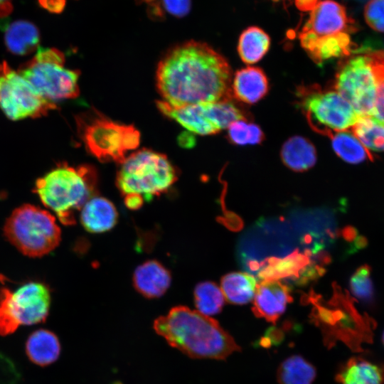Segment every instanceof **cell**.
I'll list each match as a JSON object with an SVG mask.
<instances>
[{
    "mask_svg": "<svg viewBox=\"0 0 384 384\" xmlns=\"http://www.w3.org/2000/svg\"><path fill=\"white\" fill-rule=\"evenodd\" d=\"M336 380L341 384H383L384 367L353 357L341 368Z\"/></svg>",
    "mask_w": 384,
    "mask_h": 384,
    "instance_id": "cell-21",
    "label": "cell"
},
{
    "mask_svg": "<svg viewBox=\"0 0 384 384\" xmlns=\"http://www.w3.org/2000/svg\"><path fill=\"white\" fill-rule=\"evenodd\" d=\"M227 60L205 43L190 41L171 48L156 73L162 101L173 107L233 99Z\"/></svg>",
    "mask_w": 384,
    "mask_h": 384,
    "instance_id": "cell-1",
    "label": "cell"
},
{
    "mask_svg": "<svg viewBox=\"0 0 384 384\" xmlns=\"http://www.w3.org/2000/svg\"><path fill=\"white\" fill-rule=\"evenodd\" d=\"M281 159L284 165L294 171H306L316 164V150L314 144L301 136H294L283 144Z\"/></svg>",
    "mask_w": 384,
    "mask_h": 384,
    "instance_id": "cell-20",
    "label": "cell"
},
{
    "mask_svg": "<svg viewBox=\"0 0 384 384\" xmlns=\"http://www.w3.org/2000/svg\"><path fill=\"white\" fill-rule=\"evenodd\" d=\"M228 139L235 145L259 144L265 139V134L257 124L240 119L228 127Z\"/></svg>",
    "mask_w": 384,
    "mask_h": 384,
    "instance_id": "cell-29",
    "label": "cell"
},
{
    "mask_svg": "<svg viewBox=\"0 0 384 384\" xmlns=\"http://www.w3.org/2000/svg\"><path fill=\"white\" fill-rule=\"evenodd\" d=\"M176 179V170L164 154L141 149L120 163L116 183L124 198L148 201L168 191Z\"/></svg>",
    "mask_w": 384,
    "mask_h": 384,
    "instance_id": "cell-4",
    "label": "cell"
},
{
    "mask_svg": "<svg viewBox=\"0 0 384 384\" xmlns=\"http://www.w3.org/2000/svg\"><path fill=\"white\" fill-rule=\"evenodd\" d=\"M311 265L310 259L306 253L294 252L282 259L272 258L259 272L260 277L264 280H278L282 278H295L302 275Z\"/></svg>",
    "mask_w": 384,
    "mask_h": 384,
    "instance_id": "cell-22",
    "label": "cell"
},
{
    "mask_svg": "<svg viewBox=\"0 0 384 384\" xmlns=\"http://www.w3.org/2000/svg\"><path fill=\"white\" fill-rule=\"evenodd\" d=\"M292 301L288 286L278 280H263L257 285L252 311L256 316L275 323Z\"/></svg>",
    "mask_w": 384,
    "mask_h": 384,
    "instance_id": "cell-13",
    "label": "cell"
},
{
    "mask_svg": "<svg viewBox=\"0 0 384 384\" xmlns=\"http://www.w3.org/2000/svg\"><path fill=\"white\" fill-rule=\"evenodd\" d=\"M76 122L85 149L100 161L120 164L140 142V133L133 125L114 122L96 111L78 116Z\"/></svg>",
    "mask_w": 384,
    "mask_h": 384,
    "instance_id": "cell-5",
    "label": "cell"
},
{
    "mask_svg": "<svg viewBox=\"0 0 384 384\" xmlns=\"http://www.w3.org/2000/svg\"><path fill=\"white\" fill-rule=\"evenodd\" d=\"M194 302L198 311L206 316H211L222 310L225 297L221 289L215 283L204 282L196 287Z\"/></svg>",
    "mask_w": 384,
    "mask_h": 384,
    "instance_id": "cell-28",
    "label": "cell"
},
{
    "mask_svg": "<svg viewBox=\"0 0 384 384\" xmlns=\"http://www.w3.org/2000/svg\"><path fill=\"white\" fill-rule=\"evenodd\" d=\"M171 274L156 260H149L136 269L133 282L136 289L147 298H156L165 293L171 284Z\"/></svg>",
    "mask_w": 384,
    "mask_h": 384,
    "instance_id": "cell-17",
    "label": "cell"
},
{
    "mask_svg": "<svg viewBox=\"0 0 384 384\" xmlns=\"http://www.w3.org/2000/svg\"><path fill=\"white\" fill-rule=\"evenodd\" d=\"M332 147L340 158L351 164H358L373 156L368 149L354 136L347 131L336 132L329 136Z\"/></svg>",
    "mask_w": 384,
    "mask_h": 384,
    "instance_id": "cell-25",
    "label": "cell"
},
{
    "mask_svg": "<svg viewBox=\"0 0 384 384\" xmlns=\"http://www.w3.org/2000/svg\"><path fill=\"white\" fill-rule=\"evenodd\" d=\"M162 1L165 9L175 16H184L191 9V0H162Z\"/></svg>",
    "mask_w": 384,
    "mask_h": 384,
    "instance_id": "cell-34",
    "label": "cell"
},
{
    "mask_svg": "<svg viewBox=\"0 0 384 384\" xmlns=\"http://www.w3.org/2000/svg\"><path fill=\"white\" fill-rule=\"evenodd\" d=\"M65 63L64 54L58 49L39 47L18 72L43 98L55 104L80 94V71L67 68Z\"/></svg>",
    "mask_w": 384,
    "mask_h": 384,
    "instance_id": "cell-7",
    "label": "cell"
},
{
    "mask_svg": "<svg viewBox=\"0 0 384 384\" xmlns=\"http://www.w3.org/2000/svg\"><path fill=\"white\" fill-rule=\"evenodd\" d=\"M7 240L23 254L41 257L53 250L60 241V229L55 217L36 206L16 208L4 228Z\"/></svg>",
    "mask_w": 384,
    "mask_h": 384,
    "instance_id": "cell-6",
    "label": "cell"
},
{
    "mask_svg": "<svg viewBox=\"0 0 384 384\" xmlns=\"http://www.w3.org/2000/svg\"><path fill=\"white\" fill-rule=\"evenodd\" d=\"M97 174L93 168L60 164L38 178L34 191L43 204L64 225L75 223V214L93 197Z\"/></svg>",
    "mask_w": 384,
    "mask_h": 384,
    "instance_id": "cell-3",
    "label": "cell"
},
{
    "mask_svg": "<svg viewBox=\"0 0 384 384\" xmlns=\"http://www.w3.org/2000/svg\"><path fill=\"white\" fill-rule=\"evenodd\" d=\"M351 130L368 149L384 151L383 120L373 116H361Z\"/></svg>",
    "mask_w": 384,
    "mask_h": 384,
    "instance_id": "cell-27",
    "label": "cell"
},
{
    "mask_svg": "<svg viewBox=\"0 0 384 384\" xmlns=\"http://www.w3.org/2000/svg\"><path fill=\"white\" fill-rule=\"evenodd\" d=\"M319 1V0H295V5L302 11H311Z\"/></svg>",
    "mask_w": 384,
    "mask_h": 384,
    "instance_id": "cell-35",
    "label": "cell"
},
{
    "mask_svg": "<svg viewBox=\"0 0 384 384\" xmlns=\"http://www.w3.org/2000/svg\"><path fill=\"white\" fill-rule=\"evenodd\" d=\"M298 96L310 127L328 137L351 128L361 117L336 90H323L314 86L301 87Z\"/></svg>",
    "mask_w": 384,
    "mask_h": 384,
    "instance_id": "cell-9",
    "label": "cell"
},
{
    "mask_svg": "<svg viewBox=\"0 0 384 384\" xmlns=\"http://www.w3.org/2000/svg\"><path fill=\"white\" fill-rule=\"evenodd\" d=\"M270 38L262 28L250 26L240 34L238 51L240 59L247 65L260 61L267 53Z\"/></svg>",
    "mask_w": 384,
    "mask_h": 384,
    "instance_id": "cell-24",
    "label": "cell"
},
{
    "mask_svg": "<svg viewBox=\"0 0 384 384\" xmlns=\"http://www.w3.org/2000/svg\"><path fill=\"white\" fill-rule=\"evenodd\" d=\"M346 8L334 0H321L311 11L300 33L314 38L353 31Z\"/></svg>",
    "mask_w": 384,
    "mask_h": 384,
    "instance_id": "cell-12",
    "label": "cell"
},
{
    "mask_svg": "<svg viewBox=\"0 0 384 384\" xmlns=\"http://www.w3.org/2000/svg\"><path fill=\"white\" fill-rule=\"evenodd\" d=\"M256 287L255 278L246 272H230L221 279V291L230 304L248 303L253 299Z\"/></svg>",
    "mask_w": 384,
    "mask_h": 384,
    "instance_id": "cell-23",
    "label": "cell"
},
{
    "mask_svg": "<svg viewBox=\"0 0 384 384\" xmlns=\"http://www.w3.org/2000/svg\"><path fill=\"white\" fill-rule=\"evenodd\" d=\"M349 285L352 294L358 299L366 302L373 299L374 289L368 265L357 269L350 279Z\"/></svg>",
    "mask_w": 384,
    "mask_h": 384,
    "instance_id": "cell-31",
    "label": "cell"
},
{
    "mask_svg": "<svg viewBox=\"0 0 384 384\" xmlns=\"http://www.w3.org/2000/svg\"><path fill=\"white\" fill-rule=\"evenodd\" d=\"M231 89L234 99L252 105L260 101L267 94L269 82L261 68L247 66L235 73Z\"/></svg>",
    "mask_w": 384,
    "mask_h": 384,
    "instance_id": "cell-15",
    "label": "cell"
},
{
    "mask_svg": "<svg viewBox=\"0 0 384 384\" xmlns=\"http://www.w3.org/2000/svg\"><path fill=\"white\" fill-rule=\"evenodd\" d=\"M0 109L11 120L45 116L56 105L43 98L5 61L0 63Z\"/></svg>",
    "mask_w": 384,
    "mask_h": 384,
    "instance_id": "cell-10",
    "label": "cell"
},
{
    "mask_svg": "<svg viewBox=\"0 0 384 384\" xmlns=\"http://www.w3.org/2000/svg\"><path fill=\"white\" fill-rule=\"evenodd\" d=\"M0 26L4 32L6 47L12 54L26 55L39 48L40 32L32 22L16 20L0 22Z\"/></svg>",
    "mask_w": 384,
    "mask_h": 384,
    "instance_id": "cell-16",
    "label": "cell"
},
{
    "mask_svg": "<svg viewBox=\"0 0 384 384\" xmlns=\"http://www.w3.org/2000/svg\"><path fill=\"white\" fill-rule=\"evenodd\" d=\"M12 9V0H0V19L6 18Z\"/></svg>",
    "mask_w": 384,
    "mask_h": 384,
    "instance_id": "cell-36",
    "label": "cell"
},
{
    "mask_svg": "<svg viewBox=\"0 0 384 384\" xmlns=\"http://www.w3.org/2000/svg\"><path fill=\"white\" fill-rule=\"evenodd\" d=\"M20 375L13 362L0 352V384H18Z\"/></svg>",
    "mask_w": 384,
    "mask_h": 384,
    "instance_id": "cell-33",
    "label": "cell"
},
{
    "mask_svg": "<svg viewBox=\"0 0 384 384\" xmlns=\"http://www.w3.org/2000/svg\"><path fill=\"white\" fill-rule=\"evenodd\" d=\"M272 1H275V2H277V1H279L281 0H272Z\"/></svg>",
    "mask_w": 384,
    "mask_h": 384,
    "instance_id": "cell-38",
    "label": "cell"
},
{
    "mask_svg": "<svg viewBox=\"0 0 384 384\" xmlns=\"http://www.w3.org/2000/svg\"><path fill=\"white\" fill-rule=\"evenodd\" d=\"M80 221L91 233H102L116 224L117 212L113 203L103 197L93 196L81 208Z\"/></svg>",
    "mask_w": 384,
    "mask_h": 384,
    "instance_id": "cell-19",
    "label": "cell"
},
{
    "mask_svg": "<svg viewBox=\"0 0 384 384\" xmlns=\"http://www.w3.org/2000/svg\"><path fill=\"white\" fill-rule=\"evenodd\" d=\"M383 48H384V42L383 43ZM381 50H384V48H383V49H381Z\"/></svg>",
    "mask_w": 384,
    "mask_h": 384,
    "instance_id": "cell-39",
    "label": "cell"
},
{
    "mask_svg": "<svg viewBox=\"0 0 384 384\" xmlns=\"http://www.w3.org/2000/svg\"><path fill=\"white\" fill-rule=\"evenodd\" d=\"M50 299L49 289L41 282H28L14 291L0 288V336L10 335L21 325L45 321Z\"/></svg>",
    "mask_w": 384,
    "mask_h": 384,
    "instance_id": "cell-8",
    "label": "cell"
},
{
    "mask_svg": "<svg viewBox=\"0 0 384 384\" xmlns=\"http://www.w3.org/2000/svg\"><path fill=\"white\" fill-rule=\"evenodd\" d=\"M377 82V92L373 116L384 121V50L366 53Z\"/></svg>",
    "mask_w": 384,
    "mask_h": 384,
    "instance_id": "cell-30",
    "label": "cell"
},
{
    "mask_svg": "<svg viewBox=\"0 0 384 384\" xmlns=\"http://www.w3.org/2000/svg\"><path fill=\"white\" fill-rule=\"evenodd\" d=\"M299 38L302 47L318 64L332 58L347 56L355 50L349 33L346 32L318 38L299 33Z\"/></svg>",
    "mask_w": 384,
    "mask_h": 384,
    "instance_id": "cell-14",
    "label": "cell"
},
{
    "mask_svg": "<svg viewBox=\"0 0 384 384\" xmlns=\"http://www.w3.org/2000/svg\"><path fill=\"white\" fill-rule=\"evenodd\" d=\"M154 329L170 346L194 358L222 360L240 350L216 320L184 306L157 318Z\"/></svg>",
    "mask_w": 384,
    "mask_h": 384,
    "instance_id": "cell-2",
    "label": "cell"
},
{
    "mask_svg": "<svg viewBox=\"0 0 384 384\" xmlns=\"http://www.w3.org/2000/svg\"><path fill=\"white\" fill-rule=\"evenodd\" d=\"M364 17L372 29L384 32V0H370L365 6Z\"/></svg>",
    "mask_w": 384,
    "mask_h": 384,
    "instance_id": "cell-32",
    "label": "cell"
},
{
    "mask_svg": "<svg viewBox=\"0 0 384 384\" xmlns=\"http://www.w3.org/2000/svg\"><path fill=\"white\" fill-rule=\"evenodd\" d=\"M334 90L347 100L361 116H373L377 82L366 53L352 57L340 65Z\"/></svg>",
    "mask_w": 384,
    "mask_h": 384,
    "instance_id": "cell-11",
    "label": "cell"
},
{
    "mask_svg": "<svg viewBox=\"0 0 384 384\" xmlns=\"http://www.w3.org/2000/svg\"><path fill=\"white\" fill-rule=\"evenodd\" d=\"M382 340H383V343L384 344V332H383V334Z\"/></svg>",
    "mask_w": 384,
    "mask_h": 384,
    "instance_id": "cell-37",
    "label": "cell"
},
{
    "mask_svg": "<svg viewBox=\"0 0 384 384\" xmlns=\"http://www.w3.org/2000/svg\"><path fill=\"white\" fill-rule=\"evenodd\" d=\"M315 377V368L297 355L286 358L277 370L279 384H312Z\"/></svg>",
    "mask_w": 384,
    "mask_h": 384,
    "instance_id": "cell-26",
    "label": "cell"
},
{
    "mask_svg": "<svg viewBox=\"0 0 384 384\" xmlns=\"http://www.w3.org/2000/svg\"><path fill=\"white\" fill-rule=\"evenodd\" d=\"M61 346L58 337L48 329L32 332L25 343V351L29 361L41 367L55 362L60 354Z\"/></svg>",
    "mask_w": 384,
    "mask_h": 384,
    "instance_id": "cell-18",
    "label": "cell"
}]
</instances>
